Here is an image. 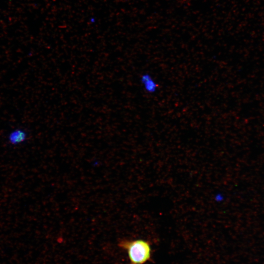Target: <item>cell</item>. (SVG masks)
<instances>
[{"instance_id": "3957f363", "label": "cell", "mask_w": 264, "mask_h": 264, "mask_svg": "<svg viewBox=\"0 0 264 264\" xmlns=\"http://www.w3.org/2000/svg\"><path fill=\"white\" fill-rule=\"evenodd\" d=\"M141 82L145 90L153 94L158 89V84L153 77L148 73H145L140 78Z\"/></svg>"}, {"instance_id": "7a4b0ae2", "label": "cell", "mask_w": 264, "mask_h": 264, "mask_svg": "<svg viewBox=\"0 0 264 264\" xmlns=\"http://www.w3.org/2000/svg\"><path fill=\"white\" fill-rule=\"evenodd\" d=\"M27 137V133L25 130L21 128H16L9 132L7 140L11 145L16 146L24 142Z\"/></svg>"}, {"instance_id": "6da1fadb", "label": "cell", "mask_w": 264, "mask_h": 264, "mask_svg": "<svg viewBox=\"0 0 264 264\" xmlns=\"http://www.w3.org/2000/svg\"><path fill=\"white\" fill-rule=\"evenodd\" d=\"M118 245L126 251L130 264H145L152 259V249L151 243L148 241L122 240Z\"/></svg>"}]
</instances>
